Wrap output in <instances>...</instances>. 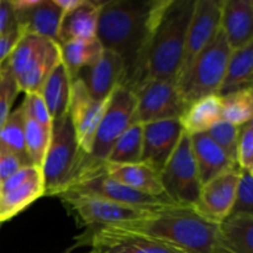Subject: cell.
<instances>
[{"instance_id": "cell-44", "label": "cell", "mask_w": 253, "mask_h": 253, "mask_svg": "<svg viewBox=\"0 0 253 253\" xmlns=\"http://www.w3.org/2000/svg\"><path fill=\"white\" fill-rule=\"evenodd\" d=\"M250 173H251V174L253 175V169H252V170H251V172H250Z\"/></svg>"}, {"instance_id": "cell-38", "label": "cell", "mask_w": 253, "mask_h": 253, "mask_svg": "<svg viewBox=\"0 0 253 253\" xmlns=\"http://www.w3.org/2000/svg\"><path fill=\"white\" fill-rule=\"evenodd\" d=\"M237 165L241 169L251 172L253 169V130L249 123L240 126L237 143Z\"/></svg>"}, {"instance_id": "cell-29", "label": "cell", "mask_w": 253, "mask_h": 253, "mask_svg": "<svg viewBox=\"0 0 253 253\" xmlns=\"http://www.w3.org/2000/svg\"><path fill=\"white\" fill-rule=\"evenodd\" d=\"M54 43L57 42L43 36L25 32L15 48L12 49L9 58L6 59L10 71L15 77H17L31 62L48 51Z\"/></svg>"}, {"instance_id": "cell-11", "label": "cell", "mask_w": 253, "mask_h": 253, "mask_svg": "<svg viewBox=\"0 0 253 253\" xmlns=\"http://www.w3.org/2000/svg\"><path fill=\"white\" fill-rule=\"evenodd\" d=\"M222 1L224 0H195L192 19L188 26L182 69L178 79L219 34L221 29Z\"/></svg>"}, {"instance_id": "cell-10", "label": "cell", "mask_w": 253, "mask_h": 253, "mask_svg": "<svg viewBox=\"0 0 253 253\" xmlns=\"http://www.w3.org/2000/svg\"><path fill=\"white\" fill-rule=\"evenodd\" d=\"M58 197L78 215L84 224L98 226V229L123 226L128 222L143 219L153 212L95 197L71 194H61Z\"/></svg>"}, {"instance_id": "cell-28", "label": "cell", "mask_w": 253, "mask_h": 253, "mask_svg": "<svg viewBox=\"0 0 253 253\" xmlns=\"http://www.w3.org/2000/svg\"><path fill=\"white\" fill-rule=\"evenodd\" d=\"M62 63L68 71L72 81L77 78L79 72L91 66L101 56L104 47L96 39L85 41H71L59 44Z\"/></svg>"}, {"instance_id": "cell-46", "label": "cell", "mask_w": 253, "mask_h": 253, "mask_svg": "<svg viewBox=\"0 0 253 253\" xmlns=\"http://www.w3.org/2000/svg\"><path fill=\"white\" fill-rule=\"evenodd\" d=\"M89 253H90V252H89Z\"/></svg>"}, {"instance_id": "cell-45", "label": "cell", "mask_w": 253, "mask_h": 253, "mask_svg": "<svg viewBox=\"0 0 253 253\" xmlns=\"http://www.w3.org/2000/svg\"><path fill=\"white\" fill-rule=\"evenodd\" d=\"M0 2H1V1H0Z\"/></svg>"}, {"instance_id": "cell-16", "label": "cell", "mask_w": 253, "mask_h": 253, "mask_svg": "<svg viewBox=\"0 0 253 253\" xmlns=\"http://www.w3.org/2000/svg\"><path fill=\"white\" fill-rule=\"evenodd\" d=\"M125 76V61L115 52L104 49L96 62L82 69L77 78L83 82L94 100L105 101L114 89L124 83Z\"/></svg>"}, {"instance_id": "cell-20", "label": "cell", "mask_w": 253, "mask_h": 253, "mask_svg": "<svg viewBox=\"0 0 253 253\" xmlns=\"http://www.w3.org/2000/svg\"><path fill=\"white\" fill-rule=\"evenodd\" d=\"M190 141L202 185L222 173L239 167V165L232 161L207 132L192 135Z\"/></svg>"}, {"instance_id": "cell-43", "label": "cell", "mask_w": 253, "mask_h": 253, "mask_svg": "<svg viewBox=\"0 0 253 253\" xmlns=\"http://www.w3.org/2000/svg\"><path fill=\"white\" fill-rule=\"evenodd\" d=\"M249 125H250V126H251V128H252V130H253V116H252V119H251V120H250Z\"/></svg>"}, {"instance_id": "cell-12", "label": "cell", "mask_w": 253, "mask_h": 253, "mask_svg": "<svg viewBox=\"0 0 253 253\" xmlns=\"http://www.w3.org/2000/svg\"><path fill=\"white\" fill-rule=\"evenodd\" d=\"M106 101L108 100H94L79 78L72 81L68 114L73 124L79 148L84 156L91 152L96 130L105 111Z\"/></svg>"}, {"instance_id": "cell-36", "label": "cell", "mask_w": 253, "mask_h": 253, "mask_svg": "<svg viewBox=\"0 0 253 253\" xmlns=\"http://www.w3.org/2000/svg\"><path fill=\"white\" fill-rule=\"evenodd\" d=\"M231 215L253 216V175L249 170L241 169L240 173L236 200Z\"/></svg>"}, {"instance_id": "cell-27", "label": "cell", "mask_w": 253, "mask_h": 253, "mask_svg": "<svg viewBox=\"0 0 253 253\" xmlns=\"http://www.w3.org/2000/svg\"><path fill=\"white\" fill-rule=\"evenodd\" d=\"M224 253H253V216L230 215L220 224Z\"/></svg>"}, {"instance_id": "cell-23", "label": "cell", "mask_w": 253, "mask_h": 253, "mask_svg": "<svg viewBox=\"0 0 253 253\" xmlns=\"http://www.w3.org/2000/svg\"><path fill=\"white\" fill-rule=\"evenodd\" d=\"M71 86V76L64 64L59 63L46 79L40 93L53 121L58 120L68 113Z\"/></svg>"}, {"instance_id": "cell-21", "label": "cell", "mask_w": 253, "mask_h": 253, "mask_svg": "<svg viewBox=\"0 0 253 253\" xmlns=\"http://www.w3.org/2000/svg\"><path fill=\"white\" fill-rule=\"evenodd\" d=\"M16 21L25 32L43 36L57 42L63 12L53 0H39L35 6L24 11H14Z\"/></svg>"}, {"instance_id": "cell-7", "label": "cell", "mask_w": 253, "mask_h": 253, "mask_svg": "<svg viewBox=\"0 0 253 253\" xmlns=\"http://www.w3.org/2000/svg\"><path fill=\"white\" fill-rule=\"evenodd\" d=\"M61 194L95 197L120 203V204L141 208V209L150 210V211H157V210L175 205L167 197H152V195L143 194V193L121 184L118 180L113 179L106 174L104 166L79 174Z\"/></svg>"}, {"instance_id": "cell-8", "label": "cell", "mask_w": 253, "mask_h": 253, "mask_svg": "<svg viewBox=\"0 0 253 253\" xmlns=\"http://www.w3.org/2000/svg\"><path fill=\"white\" fill-rule=\"evenodd\" d=\"M161 182L165 194L175 205L187 208L197 205L202 183L188 133H183L177 148L161 170Z\"/></svg>"}, {"instance_id": "cell-13", "label": "cell", "mask_w": 253, "mask_h": 253, "mask_svg": "<svg viewBox=\"0 0 253 253\" xmlns=\"http://www.w3.org/2000/svg\"><path fill=\"white\" fill-rule=\"evenodd\" d=\"M240 173L241 168H234L203 184L199 200L193 209L205 219L221 224L234 209Z\"/></svg>"}, {"instance_id": "cell-25", "label": "cell", "mask_w": 253, "mask_h": 253, "mask_svg": "<svg viewBox=\"0 0 253 253\" xmlns=\"http://www.w3.org/2000/svg\"><path fill=\"white\" fill-rule=\"evenodd\" d=\"M253 86V41L232 51L220 96Z\"/></svg>"}, {"instance_id": "cell-9", "label": "cell", "mask_w": 253, "mask_h": 253, "mask_svg": "<svg viewBox=\"0 0 253 253\" xmlns=\"http://www.w3.org/2000/svg\"><path fill=\"white\" fill-rule=\"evenodd\" d=\"M137 99L135 121L147 124L166 119H180L185 104L177 84L160 79H146L133 89Z\"/></svg>"}, {"instance_id": "cell-40", "label": "cell", "mask_w": 253, "mask_h": 253, "mask_svg": "<svg viewBox=\"0 0 253 253\" xmlns=\"http://www.w3.org/2000/svg\"><path fill=\"white\" fill-rule=\"evenodd\" d=\"M24 34L25 30L22 29V26L17 24L16 26L9 30L6 34L0 36V66L9 58L12 49L15 48V46H16L17 42L20 41V39H21Z\"/></svg>"}, {"instance_id": "cell-18", "label": "cell", "mask_w": 253, "mask_h": 253, "mask_svg": "<svg viewBox=\"0 0 253 253\" xmlns=\"http://www.w3.org/2000/svg\"><path fill=\"white\" fill-rule=\"evenodd\" d=\"M101 1L83 0L81 5L62 16L57 43L71 41H85L96 39Z\"/></svg>"}, {"instance_id": "cell-37", "label": "cell", "mask_w": 253, "mask_h": 253, "mask_svg": "<svg viewBox=\"0 0 253 253\" xmlns=\"http://www.w3.org/2000/svg\"><path fill=\"white\" fill-rule=\"evenodd\" d=\"M22 108H24L25 114H26L29 118H31L32 120L36 121L37 124H40L43 127L52 128V120L51 115L48 113V109H47L46 103H44L43 98L40 93H30L26 94L24 101H22Z\"/></svg>"}, {"instance_id": "cell-2", "label": "cell", "mask_w": 253, "mask_h": 253, "mask_svg": "<svg viewBox=\"0 0 253 253\" xmlns=\"http://www.w3.org/2000/svg\"><path fill=\"white\" fill-rule=\"evenodd\" d=\"M162 0L101 1L96 37L104 49L115 52L125 61L124 85L130 86Z\"/></svg>"}, {"instance_id": "cell-31", "label": "cell", "mask_w": 253, "mask_h": 253, "mask_svg": "<svg viewBox=\"0 0 253 253\" xmlns=\"http://www.w3.org/2000/svg\"><path fill=\"white\" fill-rule=\"evenodd\" d=\"M0 147L20 156L32 165L25 145V113L22 105L10 113L9 118L0 127Z\"/></svg>"}, {"instance_id": "cell-19", "label": "cell", "mask_w": 253, "mask_h": 253, "mask_svg": "<svg viewBox=\"0 0 253 253\" xmlns=\"http://www.w3.org/2000/svg\"><path fill=\"white\" fill-rule=\"evenodd\" d=\"M106 174L121 184L152 197H167L161 182V172L145 162L131 165L104 163Z\"/></svg>"}, {"instance_id": "cell-42", "label": "cell", "mask_w": 253, "mask_h": 253, "mask_svg": "<svg viewBox=\"0 0 253 253\" xmlns=\"http://www.w3.org/2000/svg\"><path fill=\"white\" fill-rule=\"evenodd\" d=\"M54 4L62 10V12H68L71 10L76 9L83 2V0H53Z\"/></svg>"}, {"instance_id": "cell-41", "label": "cell", "mask_w": 253, "mask_h": 253, "mask_svg": "<svg viewBox=\"0 0 253 253\" xmlns=\"http://www.w3.org/2000/svg\"><path fill=\"white\" fill-rule=\"evenodd\" d=\"M16 25V17H15L14 10L10 5V1L0 2V36L6 34L9 30H11Z\"/></svg>"}, {"instance_id": "cell-5", "label": "cell", "mask_w": 253, "mask_h": 253, "mask_svg": "<svg viewBox=\"0 0 253 253\" xmlns=\"http://www.w3.org/2000/svg\"><path fill=\"white\" fill-rule=\"evenodd\" d=\"M231 53L232 48L220 29L216 37L178 79L177 88L185 106L204 96L219 95Z\"/></svg>"}, {"instance_id": "cell-30", "label": "cell", "mask_w": 253, "mask_h": 253, "mask_svg": "<svg viewBox=\"0 0 253 253\" xmlns=\"http://www.w3.org/2000/svg\"><path fill=\"white\" fill-rule=\"evenodd\" d=\"M143 128L142 124L135 123L118 138L111 148L105 163L131 165L142 162Z\"/></svg>"}, {"instance_id": "cell-1", "label": "cell", "mask_w": 253, "mask_h": 253, "mask_svg": "<svg viewBox=\"0 0 253 253\" xmlns=\"http://www.w3.org/2000/svg\"><path fill=\"white\" fill-rule=\"evenodd\" d=\"M194 4L195 0H162L128 88L133 90L146 79H160L177 84Z\"/></svg>"}, {"instance_id": "cell-3", "label": "cell", "mask_w": 253, "mask_h": 253, "mask_svg": "<svg viewBox=\"0 0 253 253\" xmlns=\"http://www.w3.org/2000/svg\"><path fill=\"white\" fill-rule=\"evenodd\" d=\"M118 229L147 235L185 253H224L220 224L193 208L168 207Z\"/></svg>"}, {"instance_id": "cell-24", "label": "cell", "mask_w": 253, "mask_h": 253, "mask_svg": "<svg viewBox=\"0 0 253 253\" xmlns=\"http://www.w3.org/2000/svg\"><path fill=\"white\" fill-rule=\"evenodd\" d=\"M44 195V182L42 170L39 169L29 180L20 187L1 194L0 198V224L12 219L26 209L30 204Z\"/></svg>"}, {"instance_id": "cell-15", "label": "cell", "mask_w": 253, "mask_h": 253, "mask_svg": "<svg viewBox=\"0 0 253 253\" xmlns=\"http://www.w3.org/2000/svg\"><path fill=\"white\" fill-rule=\"evenodd\" d=\"M142 162L148 163L161 172L184 133L182 124L179 119H166L142 124Z\"/></svg>"}, {"instance_id": "cell-33", "label": "cell", "mask_w": 253, "mask_h": 253, "mask_svg": "<svg viewBox=\"0 0 253 253\" xmlns=\"http://www.w3.org/2000/svg\"><path fill=\"white\" fill-rule=\"evenodd\" d=\"M49 140L51 130L41 126L25 114V145L32 165L36 167L41 168L43 165Z\"/></svg>"}, {"instance_id": "cell-17", "label": "cell", "mask_w": 253, "mask_h": 253, "mask_svg": "<svg viewBox=\"0 0 253 253\" xmlns=\"http://www.w3.org/2000/svg\"><path fill=\"white\" fill-rule=\"evenodd\" d=\"M221 30L232 51L253 41V0H224Z\"/></svg>"}, {"instance_id": "cell-34", "label": "cell", "mask_w": 253, "mask_h": 253, "mask_svg": "<svg viewBox=\"0 0 253 253\" xmlns=\"http://www.w3.org/2000/svg\"><path fill=\"white\" fill-rule=\"evenodd\" d=\"M212 141L237 163V143H239L240 127L225 120H220L207 131Z\"/></svg>"}, {"instance_id": "cell-26", "label": "cell", "mask_w": 253, "mask_h": 253, "mask_svg": "<svg viewBox=\"0 0 253 253\" xmlns=\"http://www.w3.org/2000/svg\"><path fill=\"white\" fill-rule=\"evenodd\" d=\"M59 63H62L61 48L58 43H54L48 51L31 62L19 76L15 77L20 91H25V94L41 93L46 79Z\"/></svg>"}, {"instance_id": "cell-39", "label": "cell", "mask_w": 253, "mask_h": 253, "mask_svg": "<svg viewBox=\"0 0 253 253\" xmlns=\"http://www.w3.org/2000/svg\"><path fill=\"white\" fill-rule=\"evenodd\" d=\"M29 166L32 165L22 160L20 156L0 147V182H4L17 170L24 167H29Z\"/></svg>"}, {"instance_id": "cell-22", "label": "cell", "mask_w": 253, "mask_h": 253, "mask_svg": "<svg viewBox=\"0 0 253 253\" xmlns=\"http://www.w3.org/2000/svg\"><path fill=\"white\" fill-rule=\"evenodd\" d=\"M180 124L189 136L207 132L217 121L222 120V98L208 95L188 105L180 116Z\"/></svg>"}, {"instance_id": "cell-4", "label": "cell", "mask_w": 253, "mask_h": 253, "mask_svg": "<svg viewBox=\"0 0 253 253\" xmlns=\"http://www.w3.org/2000/svg\"><path fill=\"white\" fill-rule=\"evenodd\" d=\"M84 155L81 151L69 114L54 120L51 140L41 170L44 195H58L76 179Z\"/></svg>"}, {"instance_id": "cell-14", "label": "cell", "mask_w": 253, "mask_h": 253, "mask_svg": "<svg viewBox=\"0 0 253 253\" xmlns=\"http://www.w3.org/2000/svg\"><path fill=\"white\" fill-rule=\"evenodd\" d=\"M90 244V253H185L147 235L118 227L98 229Z\"/></svg>"}, {"instance_id": "cell-32", "label": "cell", "mask_w": 253, "mask_h": 253, "mask_svg": "<svg viewBox=\"0 0 253 253\" xmlns=\"http://www.w3.org/2000/svg\"><path fill=\"white\" fill-rule=\"evenodd\" d=\"M222 98V120L235 126L250 123L253 116V86L234 91Z\"/></svg>"}, {"instance_id": "cell-6", "label": "cell", "mask_w": 253, "mask_h": 253, "mask_svg": "<svg viewBox=\"0 0 253 253\" xmlns=\"http://www.w3.org/2000/svg\"><path fill=\"white\" fill-rule=\"evenodd\" d=\"M136 104L137 99L132 89L124 84L114 89L106 101L105 111L96 130L91 152L83 157L77 177L84 172L103 167L118 138L136 123Z\"/></svg>"}, {"instance_id": "cell-35", "label": "cell", "mask_w": 253, "mask_h": 253, "mask_svg": "<svg viewBox=\"0 0 253 253\" xmlns=\"http://www.w3.org/2000/svg\"><path fill=\"white\" fill-rule=\"evenodd\" d=\"M20 89L9 64L5 61L0 66V127L11 113V106Z\"/></svg>"}]
</instances>
